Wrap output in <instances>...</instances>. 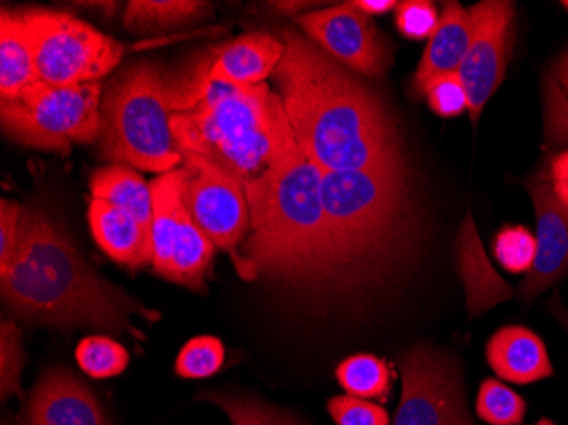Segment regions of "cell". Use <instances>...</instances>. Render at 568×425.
I'll return each instance as SVG.
<instances>
[{"instance_id":"obj_1","label":"cell","mask_w":568,"mask_h":425,"mask_svg":"<svg viewBox=\"0 0 568 425\" xmlns=\"http://www.w3.org/2000/svg\"><path fill=\"white\" fill-rule=\"evenodd\" d=\"M277 88L296 145L322 171H407L382 99L305 34L283 31Z\"/></svg>"},{"instance_id":"obj_2","label":"cell","mask_w":568,"mask_h":425,"mask_svg":"<svg viewBox=\"0 0 568 425\" xmlns=\"http://www.w3.org/2000/svg\"><path fill=\"white\" fill-rule=\"evenodd\" d=\"M0 295L18 321L62 331L92 328L143 342L132 316L161 318L95 273L60 219L43 206H24L14 255L0 270Z\"/></svg>"},{"instance_id":"obj_3","label":"cell","mask_w":568,"mask_h":425,"mask_svg":"<svg viewBox=\"0 0 568 425\" xmlns=\"http://www.w3.org/2000/svg\"><path fill=\"white\" fill-rule=\"evenodd\" d=\"M324 172L298 145L245 190L251 232L241 249L247 281L266 277L288 290H332V252L325 215Z\"/></svg>"},{"instance_id":"obj_4","label":"cell","mask_w":568,"mask_h":425,"mask_svg":"<svg viewBox=\"0 0 568 425\" xmlns=\"http://www.w3.org/2000/svg\"><path fill=\"white\" fill-rule=\"evenodd\" d=\"M322 193L331 236L332 290L388 280L410 252L407 171H325Z\"/></svg>"},{"instance_id":"obj_5","label":"cell","mask_w":568,"mask_h":425,"mask_svg":"<svg viewBox=\"0 0 568 425\" xmlns=\"http://www.w3.org/2000/svg\"><path fill=\"white\" fill-rule=\"evenodd\" d=\"M186 164L213 169L244 185L263 181L296 145L280 94L266 84L209 82L191 108L172 117Z\"/></svg>"},{"instance_id":"obj_6","label":"cell","mask_w":568,"mask_h":425,"mask_svg":"<svg viewBox=\"0 0 568 425\" xmlns=\"http://www.w3.org/2000/svg\"><path fill=\"white\" fill-rule=\"evenodd\" d=\"M171 82L155 63H135L114 77L101 102L99 152L104 161L149 172L184 161L172 130Z\"/></svg>"},{"instance_id":"obj_7","label":"cell","mask_w":568,"mask_h":425,"mask_svg":"<svg viewBox=\"0 0 568 425\" xmlns=\"http://www.w3.org/2000/svg\"><path fill=\"white\" fill-rule=\"evenodd\" d=\"M99 82L57 88L44 82L12 101H0L6 135L21 145L69 153L75 143L101 139Z\"/></svg>"},{"instance_id":"obj_8","label":"cell","mask_w":568,"mask_h":425,"mask_svg":"<svg viewBox=\"0 0 568 425\" xmlns=\"http://www.w3.org/2000/svg\"><path fill=\"white\" fill-rule=\"evenodd\" d=\"M41 82L57 88L92 84L120 63L124 47L65 12H19Z\"/></svg>"},{"instance_id":"obj_9","label":"cell","mask_w":568,"mask_h":425,"mask_svg":"<svg viewBox=\"0 0 568 425\" xmlns=\"http://www.w3.org/2000/svg\"><path fill=\"white\" fill-rule=\"evenodd\" d=\"M400 373V404L392 425H475L456 361L416 345L402 356Z\"/></svg>"},{"instance_id":"obj_10","label":"cell","mask_w":568,"mask_h":425,"mask_svg":"<svg viewBox=\"0 0 568 425\" xmlns=\"http://www.w3.org/2000/svg\"><path fill=\"white\" fill-rule=\"evenodd\" d=\"M183 204L197 229L212 244L226 252L237 273H244L239 245L251 230V210L244 185L203 165L186 164Z\"/></svg>"},{"instance_id":"obj_11","label":"cell","mask_w":568,"mask_h":425,"mask_svg":"<svg viewBox=\"0 0 568 425\" xmlns=\"http://www.w3.org/2000/svg\"><path fill=\"white\" fill-rule=\"evenodd\" d=\"M305 37L351 72L379 79L394 63L390 43L353 2L296 18Z\"/></svg>"},{"instance_id":"obj_12","label":"cell","mask_w":568,"mask_h":425,"mask_svg":"<svg viewBox=\"0 0 568 425\" xmlns=\"http://www.w3.org/2000/svg\"><path fill=\"white\" fill-rule=\"evenodd\" d=\"M475 31L458 75L468 94V114L478 123L488 99L500 88L513 55L516 8L507 0H487L470 9Z\"/></svg>"},{"instance_id":"obj_13","label":"cell","mask_w":568,"mask_h":425,"mask_svg":"<svg viewBox=\"0 0 568 425\" xmlns=\"http://www.w3.org/2000/svg\"><path fill=\"white\" fill-rule=\"evenodd\" d=\"M536 213V259L518 293L528 303L557 284L568 271V210L554 193L550 159L525 181Z\"/></svg>"},{"instance_id":"obj_14","label":"cell","mask_w":568,"mask_h":425,"mask_svg":"<svg viewBox=\"0 0 568 425\" xmlns=\"http://www.w3.org/2000/svg\"><path fill=\"white\" fill-rule=\"evenodd\" d=\"M21 425H114L98 395L67 367L44 371L22 401Z\"/></svg>"},{"instance_id":"obj_15","label":"cell","mask_w":568,"mask_h":425,"mask_svg":"<svg viewBox=\"0 0 568 425\" xmlns=\"http://www.w3.org/2000/svg\"><path fill=\"white\" fill-rule=\"evenodd\" d=\"M474 31L471 11H467L459 2H446L439 24L430 34L419 69L412 79L410 92L414 98H423L427 88L437 79L458 73L470 48Z\"/></svg>"},{"instance_id":"obj_16","label":"cell","mask_w":568,"mask_h":425,"mask_svg":"<svg viewBox=\"0 0 568 425\" xmlns=\"http://www.w3.org/2000/svg\"><path fill=\"white\" fill-rule=\"evenodd\" d=\"M89 225L95 244L116 264L130 271L152 265V230L132 213L92 198L89 204Z\"/></svg>"},{"instance_id":"obj_17","label":"cell","mask_w":568,"mask_h":425,"mask_svg":"<svg viewBox=\"0 0 568 425\" xmlns=\"http://www.w3.org/2000/svg\"><path fill=\"white\" fill-rule=\"evenodd\" d=\"M485 356L494 373L514 385H531L555 375L547 345L521 325L499 328L487 342Z\"/></svg>"},{"instance_id":"obj_18","label":"cell","mask_w":568,"mask_h":425,"mask_svg":"<svg viewBox=\"0 0 568 425\" xmlns=\"http://www.w3.org/2000/svg\"><path fill=\"white\" fill-rule=\"evenodd\" d=\"M209 81L248 88L263 84L283 59V41L266 33H248L212 51Z\"/></svg>"},{"instance_id":"obj_19","label":"cell","mask_w":568,"mask_h":425,"mask_svg":"<svg viewBox=\"0 0 568 425\" xmlns=\"http://www.w3.org/2000/svg\"><path fill=\"white\" fill-rule=\"evenodd\" d=\"M186 174V168H178L150 182L153 204L152 267L158 276L168 281H171L179 210L183 206V182Z\"/></svg>"},{"instance_id":"obj_20","label":"cell","mask_w":568,"mask_h":425,"mask_svg":"<svg viewBox=\"0 0 568 425\" xmlns=\"http://www.w3.org/2000/svg\"><path fill=\"white\" fill-rule=\"evenodd\" d=\"M33 48L19 12L2 9L0 21V99L12 101L40 84Z\"/></svg>"},{"instance_id":"obj_21","label":"cell","mask_w":568,"mask_h":425,"mask_svg":"<svg viewBox=\"0 0 568 425\" xmlns=\"http://www.w3.org/2000/svg\"><path fill=\"white\" fill-rule=\"evenodd\" d=\"M213 255H215V245L197 229L183 204L179 210L171 283L196 293H204L206 280L212 274Z\"/></svg>"},{"instance_id":"obj_22","label":"cell","mask_w":568,"mask_h":425,"mask_svg":"<svg viewBox=\"0 0 568 425\" xmlns=\"http://www.w3.org/2000/svg\"><path fill=\"white\" fill-rule=\"evenodd\" d=\"M209 2L196 0H133L124 11L123 26L132 34H159L196 24L209 18Z\"/></svg>"},{"instance_id":"obj_23","label":"cell","mask_w":568,"mask_h":425,"mask_svg":"<svg viewBox=\"0 0 568 425\" xmlns=\"http://www.w3.org/2000/svg\"><path fill=\"white\" fill-rule=\"evenodd\" d=\"M91 193L94 200L106 201L126 210L152 230L153 204L150 184L126 165L111 164L98 169L91 175Z\"/></svg>"},{"instance_id":"obj_24","label":"cell","mask_w":568,"mask_h":425,"mask_svg":"<svg viewBox=\"0 0 568 425\" xmlns=\"http://www.w3.org/2000/svg\"><path fill=\"white\" fill-rule=\"evenodd\" d=\"M335 376L347 395L363 401L388 402L394 392V370L385 360L372 354L347 357L337 366Z\"/></svg>"},{"instance_id":"obj_25","label":"cell","mask_w":568,"mask_h":425,"mask_svg":"<svg viewBox=\"0 0 568 425\" xmlns=\"http://www.w3.org/2000/svg\"><path fill=\"white\" fill-rule=\"evenodd\" d=\"M545 152L568 146V48L551 63L544 79Z\"/></svg>"},{"instance_id":"obj_26","label":"cell","mask_w":568,"mask_h":425,"mask_svg":"<svg viewBox=\"0 0 568 425\" xmlns=\"http://www.w3.org/2000/svg\"><path fill=\"white\" fill-rule=\"evenodd\" d=\"M201 401L219 405L229 415L232 425H305L298 417L280 411L273 405L235 393L206 392L197 395Z\"/></svg>"},{"instance_id":"obj_27","label":"cell","mask_w":568,"mask_h":425,"mask_svg":"<svg viewBox=\"0 0 568 425\" xmlns=\"http://www.w3.org/2000/svg\"><path fill=\"white\" fill-rule=\"evenodd\" d=\"M475 411L488 425H521L528 404L510 386L504 385L499 380L487 378L478 388Z\"/></svg>"},{"instance_id":"obj_28","label":"cell","mask_w":568,"mask_h":425,"mask_svg":"<svg viewBox=\"0 0 568 425\" xmlns=\"http://www.w3.org/2000/svg\"><path fill=\"white\" fill-rule=\"evenodd\" d=\"M75 360L91 378L106 380L124 373L130 364V354L120 342L106 335H91L77 345Z\"/></svg>"},{"instance_id":"obj_29","label":"cell","mask_w":568,"mask_h":425,"mask_svg":"<svg viewBox=\"0 0 568 425\" xmlns=\"http://www.w3.org/2000/svg\"><path fill=\"white\" fill-rule=\"evenodd\" d=\"M225 363V345L213 335H200L184 345L175 360V375L186 380H203L216 375Z\"/></svg>"},{"instance_id":"obj_30","label":"cell","mask_w":568,"mask_h":425,"mask_svg":"<svg viewBox=\"0 0 568 425\" xmlns=\"http://www.w3.org/2000/svg\"><path fill=\"white\" fill-rule=\"evenodd\" d=\"M26 356L22 334L14 321L2 318L0 322V398L18 395L24 401L26 393L21 388V373L24 370Z\"/></svg>"},{"instance_id":"obj_31","label":"cell","mask_w":568,"mask_h":425,"mask_svg":"<svg viewBox=\"0 0 568 425\" xmlns=\"http://www.w3.org/2000/svg\"><path fill=\"white\" fill-rule=\"evenodd\" d=\"M536 235L525 226L507 225L494 239V255L513 274L531 271L536 259Z\"/></svg>"},{"instance_id":"obj_32","label":"cell","mask_w":568,"mask_h":425,"mask_svg":"<svg viewBox=\"0 0 568 425\" xmlns=\"http://www.w3.org/2000/svg\"><path fill=\"white\" fill-rule=\"evenodd\" d=\"M335 425H390L385 408L356 396H334L327 404Z\"/></svg>"},{"instance_id":"obj_33","label":"cell","mask_w":568,"mask_h":425,"mask_svg":"<svg viewBox=\"0 0 568 425\" xmlns=\"http://www.w3.org/2000/svg\"><path fill=\"white\" fill-rule=\"evenodd\" d=\"M426 99L430 110L442 118H455L468 111L467 89L458 73L442 77L427 88Z\"/></svg>"},{"instance_id":"obj_34","label":"cell","mask_w":568,"mask_h":425,"mask_svg":"<svg viewBox=\"0 0 568 425\" xmlns=\"http://www.w3.org/2000/svg\"><path fill=\"white\" fill-rule=\"evenodd\" d=\"M439 16L427 0H407L397 6V28L408 40H424L436 31Z\"/></svg>"},{"instance_id":"obj_35","label":"cell","mask_w":568,"mask_h":425,"mask_svg":"<svg viewBox=\"0 0 568 425\" xmlns=\"http://www.w3.org/2000/svg\"><path fill=\"white\" fill-rule=\"evenodd\" d=\"M24 206L16 201L2 198L0 201V270L11 262L18 244Z\"/></svg>"},{"instance_id":"obj_36","label":"cell","mask_w":568,"mask_h":425,"mask_svg":"<svg viewBox=\"0 0 568 425\" xmlns=\"http://www.w3.org/2000/svg\"><path fill=\"white\" fill-rule=\"evenodd\" d=\"M550 178L554 193L568 210V149L551 156Z\"/></svg>"},{"instance_id":"obj_37","label":"cell","mask_w":568,"mask_h":425,"mask_svg":"<svg viewBox=\"0 0 568 425\" xmlns=\"http://www.w3.org/2000/svg\"><path fill=\"white\" fill-rule=\"evenodd\" d=\"M361 12H365L366 16H379L386 14L392 9L397 8V2L394 0H357L353 2Z\"/></svg>"},{"instance_id":"obj_38","label":"cell","mask_w":568,"mask_h":425,"mask_svg":"<svg viewBox=\"0 0 568 425\" xmlns=\"http://www.w3.org/2000/svg\"><path fill=\"white\" fill-rule=\"evenodd\" d=\"M548 310H550L551 315H554L555 318L564 325V328L568 334V312L567 308H565L564 303H561L560 295H558V293H554V296H551L550 302H548Z\"/></svg>"},{"instance_id":"obj_39","label":"cell","mask_w":568,"mask_h":425,"mask_svg":"<svg viewBox=\"0 0 568 425\" xmlns=\"http://www.w3.org/2000/svg\"><path fill=\"white\" fill-rule=\"evenodd\" d=\"M535 425H555L554 422L548 421V418H541V421L536 422Z\"/></svg>"},{"instance_id":"obj_40","label":"cell","mask_w":568,"mask_h":425,"mask_svg":"<svg viewBox=\"0 0 568 425\" xmlns=\"http://www.w3.org/2000/svg\"><path fill=\"white\" fill-rule=\"evenodd\" d=\"M564 6H565V8L568 9V0H567V2H564Z\"/></svg>"},{"instance_id":"obj_41","label":"cell","mask_w":568,"mask_h":425,"mask_svg":"<svg viewBox=\"0 0 568 425\" xmlns=\"http://www.w3.org/2000/svg\"><path fill=\"white\" fill-rule=\"evenodd\" d=\"M4 425H9V424H4Z\"/></svg>"}]
</instances>
